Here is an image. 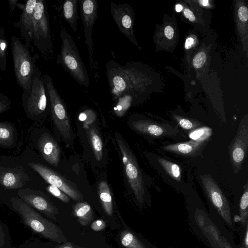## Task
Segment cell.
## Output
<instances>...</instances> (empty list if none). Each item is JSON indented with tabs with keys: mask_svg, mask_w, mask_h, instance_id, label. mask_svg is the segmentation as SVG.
<instances>
[{
	"mask_svg": "<svg viewBox=\"0 0 248 248\" xmlns=\"http://www.w3.org/2000/svg\"><path fill=\"white\" fill-rule=\"evenodd\" d=\"M188 220L194 234L209 248H237L232 232L214 210L209 213L196 208L189 212Z\"/></svg>",
	"mask_w": 248,
	"mask_h": 248,
	"instance_id": "1",
	"label": "cell"
},
{
	"mask_svg": "<svg viewBox=\"0 0 248 248\" xmlns=\"http://www.w3.org/2000/svg\"><path fill=\"white\" fill-rule=\"evenodd\" d=\"M11 202L12 208L20 216L23 223L33 232L58 243L68 242L61 228L43 217L22 200L12 197Z\"/></svg>",
	"mask_w": 248,
	"mask_h": 248,
	"instance_id": "2",
	"label": "cell"
},
{
	"mask_svg": "<svg viewBox=\"0 0 248 248\" xmlns=\"http://www.w3.org/2000/svg\"><path fill=\"white\" fill-rule=\"evenodd\" d=\"M60 37L62 45L57 56V64L66 70L78 84L89 87L87 70L72 36L63 27L60 31Z\"/></svg>",
	"mask_w": 248,
	"mask_h": 248,
	"instance_id": "3",
	"label": "cell"
},
{
	"mask_svg": "<svg viewBox=\"0 0 248 248\" xmlns=\"http://www.w3.org/2000/svg\"><path fill=\"white\" fill-rule=\"evenodd\" d=\"M11 41L16 79L17 84L24 91L31 83L37 58L31 56L29 48L17 36L12 35Z\"/></svg>",
	"mask_w": 248,
	"mask_h": 248,
	"instance_id": "4",
	"label": "cell"
},
{
	"mask_svg": "<svg viewBox=\"0 0 248 248\" xmlns=\"http://www.w3.org/2000/svg\"><path fill=\"white\" fill-rule=\"evenodd\" d=\"M31 40L44 57L53 54L49 16L44 0H37L33 14Z\"/></svg>",
	"mask_w": 248,
	"mask_h": 248,
	"instance_id": "5",
	"label": "cell"
},
{
	"mask_svg": "<svg viewBox=\"0 0 248 248\" xmlns=\"http://www.w3.org/2000/svg\"><path fill=\"white\" fill-rule=\"evenodd\" d=\"M22 104L28 116L38 117L46 112L49 101L43 75L36 65L29 88L23 91Z\"/></svg>",
	"mask_w": 248,
	"mask_h": 248,
	"instance_id": "6",
	"label": "cell"
},
{
	"mask_svg": "<svg viewBox=\"0 0 248 248\" xmlns=\"http://www.w3.org/2000/svg\"><path fill=\"white\" fill-rule=\"evenodd\" d=\"M200 177L205 195L214 210L228 229L232 232H235L234 216L225 194L210 175H202Z\"/></svg>",
	"mask_w": 248,
	"mask_h": 248,
	"instance_id": "7",
	"label": "cell"
},
{
	"mask_svg": "<svg viewBox=\"0 0 248 248\" xmlns=\"http://www.w3.org/2000/svg\"><path fill=\"white\" fill-rule=\"evenodd\" d=\"M115 137L127 181L138 202L142 205L144 202V183L136 159L123 139L118 134H116Z\"/></svg>",
	"mask_w": 248,
	"mask_h": 248,
	"instance_id": "8",
	"label": "cell"
},
{
	"mask_svg": "<svg viewBox=\"0 0 248 248\" xmlns=\"http://www.w3.org/2000/svg\"><path fill=\"white\" fill-rule=\"evenodd\" d=\"M47 92L52 120L57 129L65 139L71 135L69 117L65 104L55 88L52 78L48 74L43 75Z\"/></svg>",
	"mask_w": 248,
	"mask_h": 248,
	"instance_id": "9",
	"label": "cell"
},
{
	"mask_svg": "<svg viewBox=\"0 0 248 248\" xmlns=\"http://www.w3.org/2000/svg\"><path fill=\"white\" fill-rule=\"evenodd\" d=\"M78 2L81 20L84 26L85 44L87 46L90 65L93 70L97 66L94 57L92 30L97 17L98 4L96 0H80Z\"/></svg>",
	"mask_w": 248,
	"mask_h": 248,
	"instance_id": "10",
	"label": "cell"
},
{
	"mask_svg": "<svg viewBox=\"0 0 248 248\" xmlns=\"http://www.w3.org/2000/svg\"><path fill=\"white\" fill-rule=\"evenodd\" d=\"M248 149V118L246 115L239 124L237 133L229 147L231 164L235 173L241 169Z\"/></svg>",
	"mask_w": 248,
	"mask_h": 248,
	"instance_id": "11",
	"label": "cell"
},
{
	"mask_svg": "<svg viewBox=\"0 0 248 248\" xmlns=\"http://www.w3.org/2000/svg\"><path fill=\"white\" fill-rule=\"evenodd\" d=\"M29 166L50 185L65 193L75 201H80L82 195L74 185L57 172L40 163H30Z\"/></svg>",
	"mask_w": 248,
	"mask_h": 248,
	"instance_id": "12",
	"label": "cell"
},
{
	"mask_svg": "<svg viewBox=\"0 0 248 248\" xmlns=\"http://www.w3.org/2000/svg\"><path fill=\"white\" fill-rule=\"evenodd\" d=\"M110 14L119 31L132 43L138 46L134 35V13L127 3L110 2Z\"/></svg>",
	"mask_w": 248,
	"mask_h": 248,
	"instance_id": "13",
	"label": "cell"
},
{
	"mask_svg": "<svg viewBox=\"0 0 248 248\" xmlns=\"http://www.w3.org/2000/svg\"><path fill=\"white\" fill-rule=\"evenodd\" d=\"M18 194L21 200L31 207L54 220H57L56 216L59 211L45 195L30 189H20Z\"/></svg>",
	"mask_w": 248,
	"mask_h": 248,
	"instance_id": "14",
	"label": "cell"
},
{
	"mask_svg": "<svg viewBox=\"0 0 248 248\" xmlns=\"http://www.w3.org/2000/svg\"><path fill=\"white\" fill-rule=\"evenodd\" d=\"M131 125L139 132L153 137L174 138L178 136H184L183 133L176 127L149 120L134 121L131 123Z\"/></svg>",
	"mask_w": 248,
	"mask_h": 248,
	"instance_id": "15",
	"label": "cell"
},
{
	"mask_svg": "<svg viewBox=\"0 0 248 248\" xmlns=\"http://www.w3.org/2000/svg\"><path fill=\"white\" fill-rule=\"evenodd\" d=\"M36 2L37 0H29L26 1L19 20L14 25L16 27L19 29L20 35L29 48L31 47V42L33 14Z\"/></svg>",
	"mask_w": 248,
	"mask_h": 248,
	"instance_id": "16",
	"label": "cell"
},
{
	"mask_svg": "<svg viewBox=\"0 0 248 248\" xmlns=\"http://www.w3.org/2000/svg\"><path fill=\"white\" fill-rule=\"evenodd\" d=\"M37 145L44 159L49 164L58 166L60 159V149L53 138L45 133L40 137Z\"/></svg>",
	"mask_w": 248,
	"mask_h": 248,
	"instance_id": "17",
	"label": "cell"
},
{
	"mask_svg": "<svg viewBox=\"0 0 248 248\" xmlns=\"http://www.w3.org/2000/svg\"><path fill=\"white\" fill-rule=\"evenodd\" d=\"M206 140H197L169 144L161 147L162 150L169 152L185 156H193L202 149Z\"/></svg>",
	"mask_w": 248,
	"mask_h": 248,
	"instance_id": "18",
	"label": "cell"
},
{
	"mask_svg": "<svg viewBox=\"0 0 248 248\" xmlns=\"http://www.w3.org/2000/svg\"><path fill=\"white\" fill-rule=\"evenodd\" d=\"M78 0H66L62 3L63 16L74 32L77 30Z\"/></svg>",
	"mask_w": 248,
	"mask_h": 248,
	"instance_id": "19",
	"label": "cell"
},
{
	"mask_svg": "<svg viewBox=\"0 0 248 248\" xmlns=\"http://www.w3.org/2000/svg\"><path fill=\"white\" fill-rule=\"evenodd\" d=\"M73 214L82 226L89 225L93 219L92 208L86 202H78L75 204L73 207Z\"/></svg>",
	"mask_w": 248,
	"mask_h": 248,
	"instance_id": "20",
	"label": "cell"
},
{
	"mask_svg": "<svg viewBox=\"0 0 248 248\" xmlns=\"http://www.w3.org/2000/svg\"><path fill=\"white\" fill-rule=\"evenodd\" d=\"M98 195L106 213L111 216L113 213V202L110 190L105 181H101L98 186Z\"/></svg>",
	"mask_w": 248,
	"mask_h": 248,
	"instance_id": "21",
	"label": "cell"
},
{
	"mask_svg": "<svg viewBox=\"0 0 248 248\" xmlns=\"http://www.w3.org/2000/svg\"><path fill=\"white\" fill-rule=\"evenodd\" d=\"M238 215L235 217V223L239 222V225H245L248 222V182L240 199Z\"/></svg>",
	"mask_w": 248,
	"mask_h": 248,
	"instance_id": "22",
	"label": "cell"
},
{
	"mask_svg": "<svg viewBox=\"0 0 248 248\" xmlns=\"http://www.w3.org/2000/svg\"><path fill=\"white\" fill-rule=\"evenodd\" d=\"M120 241L125 248H149L134 233L124 230L121 234Z\"/></svg>",
	"mask_w": 248,
	"mask_h": 248,
	"instance_id": "23",
	"label": "cell"
},
{
	"mask_svg": "<svg viewBox=\"0 0 248 248\" xmlns=\"http://www.w3.org/2000/svg\"><path fill=\"white\" fill-rule=\"evenodd\" d=\"M89 140L91 145L97 161H100L102 157L103 142L101 137L94 127L89 130Z\"/></svg>",
	"mask_w": 248,
	"mask_h": 248,
	"instance_id": "24",
	"label": "cell"
},
{
	"mask_svg": "<svg viewBox=\"0 0 248 248\" xmlns=\"http://www.w3.org/2000/svg\"><path fill=\"white\" fill-rule=\"evenodd\" d=\"M0 184L8 188H17L22 186V181L18 173L5 172L0 175Z\"/></svg>",
	"mask_w": 248,
	"mask_h": 248,
	"instance_id": "25",
	"label": "cell"
},
{
	"mask_svg": "<svg viewBox=\"0 0 248 248\" xmlns=\"http://www.w3.org/2000/svg\"><path fill=\"white\" fill-rule=\"evenodd\" d=\"M158 162L167 173L178 182L181 180V170L177 164L162 157L157 158Z\"/></svg>",
	"mask_w": 248,
	"mask_h": 248,
	"instance_id": "26",
	"label": "cell"
},
{
	"mask_svg": "<svg viewBox=\"0 0 248 248\" xmlns=\"http://www.w3.org/2000/svg\"><path fill=\"white\" fill-rule=\"evenodd\" d=\"M14 136L15 131L11 124L0 123V145H11L14 141Z\"/></svg>",
	"mask_w": 248,
	"mask_h": 248,
	"instance_id": "27",
	"label": "cell"
},
{
	"mask_svg": "<svg viewBox=\"0 0 248 248\" xmlns=\"http://www.w3.org/2000/svg\"><path fill=\"white\" fill-rule=\"evenodd\" d=\"M8 43L7 42L4 29L0 28V70L2 72L6 69L7 50Z\"/></svg>",
	"mask_w": 248,
	"mask_h": 248,
	"instance_id": "28",
	"label": "cell"
},
{
	"mask_svg": "<svg viewBox=\"0 0 248 248\" xmlns=\"http://www.w3.org/2000/svg\"><path fill=\"white\" fill-rule=\"evenodd\" d=\"M173 117L178 124L186 131L193 132L202 127V124L196 120L176 115H174Z\"/></svg>",
	"mask_w": 248,
	"mask_h": 248,
	"instance_id": "29",
	"label": "cell"
},
{
	"mask_svg": "<svg viewBox=\"0 0 248 248\" xmlns=\"http://www.w3.org/2000/svg\"><path fill=\"white\" fill-rule=\"evenodd\" d=\"M46 190L52 195L57 198L62 202L64 203L69 202V197L58 188L50 185L46 187Z\"/></svg>",
	"mask_w": 248,
	"mask_h": 248,
	"instance_id": "30",
	"label": "cell"
},
{
	"mask_svg": "<svg viewBox=\"0 0 248 248\" xmlns=\"http://www.w3.org/2000/svg\"><path fill=\"white\" fill-rule=\"evenodd\" d=\"M239 226L240 239L237 248H248V222Z\"/></svg>",
	"mask_w": 248,
	"mask_h": 248,
	"instance_id": "31",
	"label": "cell"
},
{
	"mask_svg": "<svg viewBox=\"0 0 248 248\" xmlns=\"http://www.w3.org/2000/svg\"><path fill=\"white\" fill-rule=\"evenodd\" d=\"M9 235L4 225L0 220V248H8Z\"/></svg>",
	"mask_w": 248,
	"mask_h": 248,
	"instance_id": "32",
	"label": "cell"
},
{
	"mask_svg": "<svg viewBox=\"0 0 248 248\" xmlns=\"http://www.w3.org/2000/svg\"><path fill=\"white\" fill-rule=\"evenodd\" d=\"M210 130L209 128H204L202 130L197 129L193 131L189 136L194 140H206L210 136Z\"/></svg>",
	"mask_w": 248,
	"mask_h": 248,
	"instance_id": "33",
	"label": "cell"
},
{
	"mask_svg": "<svg viewBox=\"0 0 248 248\" xmlns=\"http://www.w3.org/2000/svg\"><path fill=\"white\" fill-rule=\"evenodd\" d=\"M206 60V54L202 51L198 53L193 59V64L195 68H200L205 63Z\"/></svg>",
	"mask_w": 248,
	"mask_h": 248,
	"instance_id": "34",
	"label": "cell"
},
{
	"mask_svg": "<svg viewBox=\"0 0 248 248\" xmlns=\"http://www.w3.org/2000/svg\"><path fill=\"white\" fill-rule=\"evenodd\" d=\"M11 101L8 96L0 93V113L7 110L11 107Z\"/></svg>",
	"mask_w": 248,
	"mask_h": 248,
	"instance_id": "35",
	"label": "cell"
},
{
	"mask_svg": "<svg viewBox=\"0 0 248 248\" xmlns=\"http://www.w3.org/2000/svg\"><path fill=\"white\" fill-rule=\"evenodd\" d=\"M106 227V224L103 219H97L91 223V228L94 231H100L104 230Z\"/></svg>",
	"mask_w": 248,
	"mask_h": 248,
	"instance_id": "36",
	"label": "cell"
},
{
	"mask_svg": "<svg viewBox=\"0 0 248 248\" xmlns=\"http://www.w3.org/2000/svg\"><path fill=\"white\" fill-rule=\"evenodd\" d=\"M238 16L241 21H247L248 19V9L247 7L245 6L240 7L238 10Z\"/></svg>",
	"mask_w": 248,
	"mask_h": 248,
	"instance_id": "37",
	"label": "cell"
},
{
	"mask_svg": "<svg viewBox=\"0 0 248 248\" xmlns=\"http://www.w3.org/2000/svg\"><path fill=\"white\" fill-rule=\"evenodd\" d=\"M165 36L169 39H171L174 35V30L170 26H167L164 29Z\"/></svg>",
	"mask_w": 248,
	"mask_h": 248,
	"instance_id": "38",
	"label": "cell"
},
{
	"mask_svg": "<svg viewBox=\"0 0 248 248\" xmlns=\"http://www.w3.org/2000/svg\"><path fill=\"white\" fill-rule=\"evenodd\" d=\"M184 14L185 16L191 22H193L195 20V17L192 12L188 8H185L184 10Z\"/></svg>",
	"mask_w": 248,
	"mask_h": 248,
	"instance_id": "39",
	"label": "cell"
},
{
	"mask_svg": "<svg viewBox=\"0 0 248 248\" xmlns=\"http://www.w3.org/2000/svg\"><path fill=\"white\" fill-rule=\"evenodd\" d=\"M194 42V39L192 37H188L185 42V47L186 49L191 48Z\"/></svg>",
	"mask_w": 248,
	"mask_h": 248,
	"instance_id": "40",
	"label": "cell"
},
{
	"mask_svg": "<svg viewBox=\"0 0 248 248\" xmlns=\"http://www.w3.org/2000/svg\"><path fill=\"white\" fill-rule=\"evenodd\" d=\"M18 1L17 0H9V8L11 14L13 11L14 9L17 4Z\"/></svg>",
	"mask_w": 248,
	"mask_h": 248,
	"instance_id": "41",
	"label": "cell"
},
{
	"mask_svg": "<svg viewBox=\"0 0 248 248\" xmlns=\"http://www.w3.org/2000/svg\"><path fill=\"white\" fill-rule=\"evenodd\" d=\"M55 248H74L71 243L67 242V243H63V244L58 245L55 247Z\"/></svg>",
	"mask_w": 248,
	"mask_h": 248,
	"instance_id": "42",
	"label": "cell"
},
{
	"mask_svg": "<svg viewBox=\"0 0 248 248\" xmlns=\"http://www.w3.org/2000/svg\"><path fill=\"white\" fill-rule=\"evenodd\" d=\"M182 9L183 6L181 4H177V5H176L175 10L177 12H180L182 10Z\"/></svg>",
	"mask_w": 248,
	"mask_h": 248,
	"instance_id": "43",
	"label": "cell"
},
{
	"mask_svg": "<svg viewBox=\"0 0 248 248\" xmlns=\"http://www.w3.org/2000/svg\"><path fill=\"white\" fill-rule=\"evenodd\" d=\"M201 4H202L204 6H206L208 5L209 0H200Z\"/></svg>",
	"mask_w": 248,
	"mask_h": 248,
	"instance_id": "44",
	"label": "cell"
},
{
	"mask_svg": "<svg viewBox=\"0 0 248 248\" xmlns=\"http://www.w3.org/2000/svg\"><path fill=\"white\" fill-rule=\"evenodd\" d=\"M169 248H178V247H170Z\"/></svg>",
	"mask_w": 248,
	"mask_h": 248,
	"instance_id": "45",
	"label": "cell"
},
{
	"mask_svg": "<svg viewBox=\"0 0 248 248\" xmlns=\"http://www.w3.org/2000/svg\"><path fill=\"white\" fill-rule=\"evenodd\" d=\"M156 248V247H155V246H154V247L153 246L152 248Z\"/></svg>",
	"mask_w": 248,
	"mask_h": 248,
	"instance_id": "46",
	"label": "cell"
},
{
	"mask_svg": "<svg viewBox=\"0 0 248 248\" xmlns=\"http://www.w3.org/2000/svg\"><path fill=\"white\" fill-rule=\"evenodd\" d=\"M1 81L0 70V82Z\"/></svg>",
	"mask_w": 248,
	"mask_h": 248,
	"instance_id": "47",
	"label": "cell"
}]
</instances>
